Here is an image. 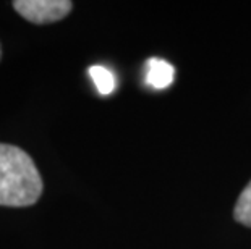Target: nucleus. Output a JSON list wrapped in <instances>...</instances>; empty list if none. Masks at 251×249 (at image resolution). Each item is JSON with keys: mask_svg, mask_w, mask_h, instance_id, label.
Returning <instances> with one entry per match:
<instances>
[{"mask_svg": "<svg viewBox=\"0 0 251 249\" xmlns=\"http://www.w3.org/2000/svg\"><path fill=\"white\" fill-rule=\"evenodd\" d=\"M73 3L68 0H17L13 8L34 24H49L60 21L72 12Z\"/></svg>", "mask_w": 251, "mask_h": 249, "instance_id": "f03ea898", "label": "nucleus"}, {"mask_svg": "<svg viewBox=\"0 0 251 249\" xmlns=\"http://www.w3.org/2000/svg\"><path fill=\"white\" fill-rule=\"evenodd\" d=\"M175 78V70L169 62L162 58H151L148 62L146 81L156 89H164L172 84Z\"/></svg>", "mask_w": 251, "mask_h": 249, "instance_id": "7ed1b4c3", "label": "nucleus"}, {"mask_svg": "<svg viewBox=\"0 0 251 249\" xmlns=\"http://www.w3.org/2000/svg\"><path fill=\"white\" fill-rule=\"evenodd\" d=\"M0 57H2V47H0Z\"/></svg>", "mask_w": 251, "mask_h": 249, "instance_id": "423d86ee", "label": "nucleus"}, {"mask_svg": "<svg viewBox=\"0 0 251 249\" xmlns=\"http://www.w3.org/2000/svg\"><path fill=\"white\" fill-rule=\"evenodd\" d=\"M89 75L93 78V81L98 88L100 96H109V94L115 89V78L107 70V68L96 65L89 68Z\"/></svg>", "mask_w": 251, "mask_h": 249, "instance_id": "39448f33", "label": "nucleus"}, {"mask_svg": "<svg viewBox=\"0 0 251 249\" xmlns=\"http://www.w3.org/2000/svg\"><path fill=\"white\" fill-rule=\"evenodd\" d=\"M233 219L243 226L251 228V181L247 184L242 194L238 196L233 209Z\"/></svg>", "mask_w": 251, "mask_h": 249, "instance_id": "20e7f679", "label": "nucleus"}, {"mask_svg": "<svg viewBox=\"0 0 251 249\" xmlns=\"http://www.w3.org/2000/svg\"><path fill=\"white\" fill-rule=\"evenodd\" d=\"M42 188L33 158L17 146L0 144V205H33L41 198Z\"/></svg>", "mask_w": 251, "mask_h": 249, "instance_id": "f257e3e1", "label": "nucleus"}]
</instances>
